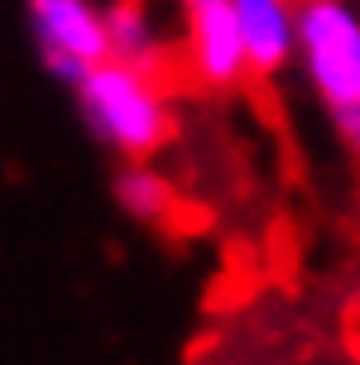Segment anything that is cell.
Wrapping results in <instances>:
<instances>
[{
  "label": "cell",
  "instance_id": "1",
  "mask_svg": "<svg viewBox=\"0 0 360 365\" xmlns=\"http://www.w3.org/2000/svg\"><path fill=\"white\" fill-rule=\"evenodd\" d=\"M72 101H77L87 135L101 149H110L120 164L154 159L178 130L173 96L163 87V77L154 68H135L120 58H106L101 68H91L72 87Z\"/></svg>",
  "mask_w": 360,
  "mask_h": 365
},
{
  "label": "cell",
  "instance_id": "2",
  "mask_svg": "<svg viewBox=\"0 0 360 365\" xmlns=\"http://www.w3.org/2000/svg\"><path fill=\"white\" fill-rule=\"evenodd\" d=\"M312 101L331 115L360 110V0H303L298 5V63Z\"/></svg>",
  "mask_w": 360,
  "mask_h": 365
},
{
  "label": "cell",
  "instance_id": "3",
  "mask_svg": "<svg viewBox=\"0 0 360 365\" xmlns=\"http://www.w3.org/2000/svg\"><path fill=\"white\" fill-rule=\"evenodd\" d=\"M24 29L43 73L68 91L110 58L106 0H24Z\"/></svg>",
  "mask_w": 360,
  "mask_h": 365
},
{
  "label": "cell",
  "instance_id": "4",
  "mask_svg": "<svg viewBox=\"0 0 360 365\" xmlns=\"http://www.w3.org/2000/svg\"><path fill=\"white\" fill-rule=\"evenodd\" d=\"M182 68L207 91H235L250 82V58L235 24V0H178Z\"/></svg>",
  "mask_w": 360,
  "mask_h": 365
},
{
  "label": "cell",
  "instance_id": "5",
  "mask_svg": "<svg viewBox=\"0 0 360 365\" xmlns=\"http://www.w3.org/2000/svg\"><path fill=\"white\" fill-rule=\"evenodd\" d=\"M298 5L303 0H235L240 43L250 58V77L274 82L298 63Z\"/></svg>",
  "mask_w": 360,
  "mask_h": 365
},
{
  "label": "cell",
  "instance_id": "6",
  "mask_svg": "<svg viewBox=\"0 0 360 365\" xmlns=\"http://www.w3.org/2000/svg\"><path fill=\"white\" fill-rule=\"evenodd\" d=\"M106 24H110V58L154 68L159 73L168 58V38L159 29V15L149 10V0H106Z\"/></svg>",
  "mask_w": 360,
  "mask_h": 365
},
{
  "label": "cell",
  "instance_id": "7",
  "mask_svg": "<svg viewBox=\"0 0 360 365\" xmlns=\"http://www.w3.org/2000/svg\"><path fill=\"white\" fill-rule=\"evenodd\" d=\"M110 192H115V207L130 221H140V226H168L173 212H178V187H173V178L159 173L149 159H135V164L115 168Z\"/></svg>",
  "mask_w": 360,
  "mask_h": 365
},
{
  "label": "cell",
  "instance_id": "8",
  "mask_svg": "<svg viewBox=\"0 0 360 365\" xmlns=\"http://www.w3.org/2000/svg\"><path fill=\"white\" fill-rule=\"evenodd\" d=\"M331 135H336V145L351 154L360 164V110H346V115H331Z\"/></svg>",
  "mask_w": 360,
  "mask_h": 365
}]
</instances>
